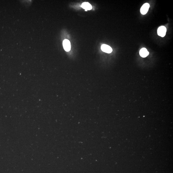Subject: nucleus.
Wrapping results in <instances>:
<instances>
[{
	"label": "nucleus",
	"mask_w": 173,
	"mask_h": 173,
	"mask_svg": "<svg viewBox=\"0 0 173 173\" xmlns=\"http://www.w3.org/2000/svg\"><path fill=\"white\" fill-rule=\"evenodd\" d=\"M81 7L85 10H91L92 9V5L88 2H84L82 4Z\"/></svg>",
	"instance_id": "6"
},
{
	"label": "nucleus",
	"mask_w": 173,
	"mask_h": 173,
	"mask_svg": "<svg viewBox=\"0 0 173 173\" xmlns=\"http://www.w3.org/2000/svg\"><path fill=\"white\" fill-rule=\"evenodd\" d=\"M150 7L149 4L147 3H146L143 5L141 7V12L142 14L145 15L148 12Z\"/></svg>",
	"instance_id": "4"
},
{
	"label": "nucleus",
	"mask_w": 173,
	"mask_h": 173,
	"mask_svg": "<svg viewBox=\"0 0 173 173\" xmlns=\"http://www.w3.org/2000/svg\"><path fill=\"white\" fill-rule=\"evenodd\" d=\"M63 48L65 51L68 52L71 49V46L70 41L68 40H65L63 42Z\"/></svg>",
	"instance_id": "2"
},
{
	"label": "nucleus",
	"mask_w": 173,
	"mask_h": 173,
	"mask_svg": "<svg viewBox=\"0 0 173 173\" xmlns=\"http://www.w3.org/2000/svg\"><path fill=\"white\" fill-rule=\"evenodd\" d=\"M149 53L146 49L145 48H143L140 50V56L142 58H146L149 55Z\"/></svg>",
	"instance_id": "5"
},
{
	"label": "nucleus",
	"mask_w": 173,
	"mask_h": 173,
	"mask_svg": "<svg viewBox=\"0 0 173 173\" xmlns=\"http://www.w3.org/2000/svg\"><path fill=\"white\" fill-rule=\"evenodd\" d=\"M101 49L103 51L108 53H110L112 51V48L106 44H103L101 46Z\"/></svg>",
	"instance_id": "3"
},
{
	"label": "nucleus",
	"mask_w": 173,
	"mask_h": 173,
	"mask_svg": "<svg viewBox=\"0 0 173 173\" xmlns=\"http://www.w3.org/2000/svg\"><path fill=\"white\" fill-rule=\"evenodd\" d=\"M166 28L164 26H160L158 28L157 34L159 36L162 37L165 36L166 32Z\"/></svg>",
	"instance_id": "1"
}]
</instances>
